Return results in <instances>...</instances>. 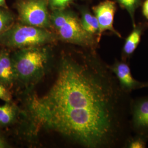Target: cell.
Here are the masks:
<instances>
[{
  "label": "cell",
  "instance_id": "16",
  "mask_svg": "<svg viewBox=\"0 0 148 148\" xmlns=\"http://www.w3.org/2000/svg\"><path fill=\"white\" fill-rule=\"evenodd\" d=\"M74 0H48V3L54 10H61Z\"/></svg>",
  "mask_w": 148,
  "mask_h": 148
},
{
  "label": "cell",
  "instance_id": "6",
  "mask_svg": "<svg viewBox=\"0 0 148 148\" xmlns=\"http://www.w3.org/2000/svg\"><path fill=\"white\" fill-rule=\"evenodd\" d=\"M130 114L132 133L148 139V95L132 98Z\"/></svg>",
  "mask_w": 148,
  "mask_h": 148
},
{
  "label": "cell",
  "instance_id": "12",
  "mask_svg": "<svg viewBox=\"0 0 148 148\" xmlns=\"http://www.w3.org/2000/svg\"><path fill=\"white\" fill-rule=\"evenodd\" d=\"M16 115V107L10 101L0 106V126H6L13 123Z\"/></svg>",
  "mask_w": 148,
  "mask_h": 148
},
{
  "label": "cell",
  "instance_id": "8",
  "mask_svg": "<svg viewBox=\"0 0 148 148\" xmlns=\"http://www.w3.org/2000/svg\"><path fill=\"white\" fill-rule=\"evenodd\" d=\"M110 67L122 90L125 92L131 94L133 90L148 88V81H140L133 77L127 62L115 59Z\"/></svg>",
  "mask_w": 148,
  "mask_h": 148
},
{
  "label": "cell",
  "instance_id": "19",
  "mask_svg": "<svg viewBox=\"0 0 148 148\" xmlns=\"http://www.w3.org/2000/svg\"><path fill=\"white\" fill-rule=\"evenodd\" d=\"M8 147V144L5 140L0 135V148H7Z\"/></svg>",
  "mask_w": 148,
  "mask_h": 148
},
{
  "label": "cell",
  "instance_id": "11",
  "mask_svg": "<svg viewBox=\"0 0 148 148\" xmlns=\"http://www.w3.org/2000/svg\"><path fill=\"white\" fill-rule=\"evenodd\" d=\"M81 22L85 31L97 39L99 33L98 21L95 16L92 14L87 8H83L81 10Z\"/></svg>",
  "mask_w": 148,
  "mask_h": 148
},
{
  "label": "cell",
  "instance_id": "14",
  "mask_svg": "<svg viewBox=\"0 0 148 148\" xmlns=\"http://www.w3.org/2000/svg\"><path fill=\"white\" fill-rule=\"evenodd\" d=\"M148 139L142 135H132L125 143L123 148H145L147 147Z\"/></svg>",
  "mask_w": 148,
  "mask_h": 148
},
{
  "label": "cell",
  "instance_id": "10",
  "mask_svg": "<svg viewBox=\"0 0 148 148\" xmlns=\"http://www.w3.org/2000/svg\"><path fill=\"white\" fill-rule=\"evenodd\" d=\"M15 79L13 64L9 53L6 51L0 52V83L5 86L12 85Z\"/></svg>",
  "mask_w": 148,
  "mask_h": 148
},
{
  "label": "cell",
  "instance_id": "17",
  "mask_svg": "<svg viewBox=\"0 0 148 148\" xmlns=\"http://www.w3.org/2000/svg\"><path fill=\"white\" fill-rule=\"evenodd\" d=\"M0 99L9 102L11 100V95L5 86L0 83Z\"/></svg>",
  "mask_w": 148,
  "mask_h": 148
},
{
  "label": "cell",
  "instance_id": "3",
  "mask_svg": "<svg viewBox=\"0 0 148 148\" xmlns=\"http://www.w3.org/2000/svg\"><path fill=\"white\" fill-rule=\"evenodd\" d=\"M53 34L46 29L27 25H14L0 34V44L9 48L39 47L52 42Z\"/></svg>",
  "mask_w": 148,
  "mask_h": 148
},
{
  "label": "cell",
  "instance_id": "2",
  "mask_svg": "<svg viewBox=\"0 0 148 148\" xmlns=\"http://www.w3.org/2000/svg\"><path fill=\"white\" fill-rule=\"evenodd\" d=\"M12 59L15 79L29 82L42 74L46 66L48 53L39 47L21 48Z\"/></svg>",
  "mask_w": 148,
  "mask_h": 148
},
{
  "label": "cell",
  "instance_id": "7",
  "mask_svg": "<svg viewBox=\"0 0 148 148\" xmlns=\"http://www.w3.org/2000/svg\"><path fill=\"white\" fill-rule=\"evenodd\" d=\"M99 25V33L97 42L101 41L103 34L106 31L111 32L119 38H122L121 34L114 26L115 14L116 11V3L114 1L106 0L94 6L92 8Z\"/></svg>",
  "mask_w": 148,
  "mask_h": 148
},
{
  "label": "cell",
  "instance_id": "9",
  "mask_svg": "<svg viewBox=\"0 0 148 148\" xmlns=\"http://www.w3.org/2000/svg\"><path fill=\"white\" fill-rule=\"evenodd\" d=\"M148 28L147 23H139L133 27V30L126 37L122 49L121 60L127 62L131 58L138 45H139L142 36Z\"/></svg>",
  "mask_w": 148,
  "mask_h": 148
},
{
  "label": "cell",
  "instance_id": "18",
  "mask_svg": "<svg viewBox=\"0 0 148 148\" xmlns=\"http://www.w3.org/2000/svg\"><path fill=\"white\" fill-rule=\"evenodd\" d=\"M142 13L144 16L148 20V0H145L143 3Z\"/></svg>",
  "mask_w": 148,
  "mask_h": 148
},
{
  "label": "cell",
  "instance_id": "13",
  "mask_svg": "<svg viewBox=\"0 0 148 148\" xmlns=\"http://www.w3.org/2000/svg\"><path fill=\"white\" fill-rule=\"evenodd\" d=\"M122 8L127 11L130 16L133 27L136 24L135 19L136 12L142 3V0H114Z\"/></svg>",
  "mask_w": 148,
  "mask_h": 148
},
{
  "label": "cell",
  "instance_id": "1",
  "mask_svg": "<svg viewBox=\"0 0 148 148\" xmlns=\"http://www.w3.org/2000/svg\"><path fill=\"white\" fill-rule=\"evenodd\" d=\"M131 94L95 53L64 59L51 88L29 104L37 126L86 148H123L132 135Z\"/></svg>",
  "mask_w": 148,
  "mask_h": 148
},
{
  "label": "cell",
  "instance_id": "5",
  "mask_svg": "<svg viewBox=\"0 0 148 148\" xmlns=\"http://www.w3.org/2000/svg\"><path fill=\"white\" fill-rule=\"evenodd\" d=\"M56 30L62 40L84 47L93 49L98 43L96 37L85 31L81 19L73 13Z\"/></svg>",
  "mask_w": 148,
  "mask_h": 148
},
{
  "label": "cell",
  "instance_id": "20",
  "mask_svg": "<svg viewBox=\"0 0 148 148\" xmlns=\"http://www.w3.org/2000/svg\"><path fill=\"white\" fill-rule=\"evenodd\" d=\"M0 6L5 7V0H0Z\"/></svg>",
  "mask_w": 148,
  "mask_h": 148
},
{
  "label": "cell",
  "instance_id": "4",
  "mask_svg": "<svg viewBox=\"0 0 148 148\" xmlns=\"http://www.w3.org/2000/svg\"><path fill=\"white\" fill-rule=\"evenodd\" d=\"M48 0H23L18 5L19 18L27 25L46 29L51 25Z\"/></svg>",
  "mask_w": 148,
  "mask_h": 148
},
{
  "label": "cell",
  "instance_id": "15",
  "mask_svg": "<svg viewBox=\"0 0 148 148\" xmlns=\"http://www.w3.org/2000/svg\"><path fill=\"white\" fill-rule=\"evenodd\" d=\"M14 18L11 13L0 9V34L13 25Z\"/></svg>",
  "mask_w": 148,
  "mask_h": 148
}]
</instances>
